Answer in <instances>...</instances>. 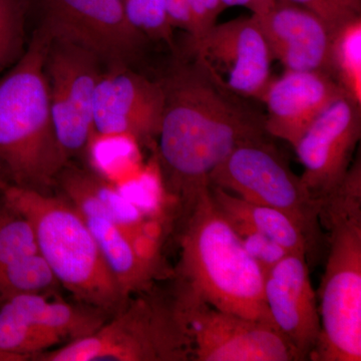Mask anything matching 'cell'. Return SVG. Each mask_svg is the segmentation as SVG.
Wrapping results in <instances>:
<instances>
[{
	"mask_svg": "<svg viewBox=\"0 0 361 361\" xmlns=\"http://www.w3.org/2000/svg\"><path fill=\"white\" fill-rule=\"evenodd\" d=\"M186 49L205 59L239 96L262 99L273 58L253 16L214 25L200 39H188Z\"/></svg>",
	"mask_w": 361,
	"mask_h": 361,
	"instance_id": "4fadbf2b",
	"label": "cell"
},
{
	"mask_svg": "<svg viewBox=\"0 0 361 361\" xmlns=\"http://www.w3.org/2000/svg\"><path fill=\"white\" fill-rule=\"evenodd\" d=\"M210 193L214 203L229 222L255 230L289 253L306 256L312 246L302 230L276 209L244 200L219 187L210 186Z\"/></svg>",
	"mask_w": 361,
	"mask_h": 361,
	"instance_id": "ac0fdd59",
	"label": "cell"
},
{
	"mask_svg": "<svg viewBox=\"0 0 361 361\" xmlns=\"http://www.w3.org/2000/svg\"><path fill=\"white\" fill-rule=\"evenodd\" d=\"M308 9L324 21L332 37L349 23L360 18L361 0H283Z\"/></svg>",
	"mask_w": 361,
	"mask_h": 361,
	"instance_id": "603a6c76",
	"label": "cell"
},
{
	"mask_svg": "<svg viewBox=\"0 0 361 361\" xmlns=\"http://www.w3.org/2000/svg\"><path fill=\"white\" fill-rule=\"evenodd\" d=\"M40 27L52 42L78 45L110 65H130L147 39L126 16L123 0H39Z\"/></svg>",
	"mask_w": 361,
	"mask_h": 361,
	"instance_id": "9c48e42d",
	"label": "cell"
},
{
	"mask_svg": "<svg viewBox=\"0 0 361 361\" xmlns=\"http://www.w3.org/2000/svg\"><path fill=\"white\" fill-rule=\"evenodd\" d=\"M102 71L94 99V130L149 145L158 137L165 92L160 80H152L129 65H110Z\"/></svg>",
	"mask_w": 361,
	"mask_h": 361,
	"instance_id": "7c38bea8",
	"label": "cell"
},
{
	"mask_svg": "<svg viewBox=\"0 0 361 361\" xmlns=\"http://www.w3.org/2000/svg\"><path fill=\"white\" fill-rule=\"evenodd\" d=\"M223 9L227 7L243 6L250 9L252 16H262L274 8L283 0H220Z\"/></svg>",
	"mask_w": 361,
	"mask_h": 361,
	"instance_id": "4316f807",
	"label": "cell"
},
{
	"mask_svg": "<svg viewBox=\"0 0 361 361\" xmlns=\"http://www.w3.org/2000/svg\"><path fill=\"white\" fill-rule=\"evenodd\" d=\"M99 59L66 42H52L45 61L56 139L66 161L87 156L94 135V99Z\"/></svg>",
	"mask_w": 361,
	"mask_h": 361,
	"instance_id": "ba28073f",
	"label": "cell"
},
{
	"mask_svg": "<svg viewBox=\"0 0 361 361\" xmlns=\"http://www.w3.org/2000/svg\"><path fill=\"white\" fill-rule=\"evenodd\" d=\"M130 25L147 39L163 42L175 51L174 28L169 21L166 0H123Z\"/></svg>",
	"mask_w": 361,
	"mask_h": 361,
	"instance_id": "44dd1931",
	"label": "cell"
},
{
	"mask_svg": "<svg viewBox=\"0 0 361 361\" xmlns=\"http://www.w3.org/2000/svg\"><path fill=\"white\" fill-rule=\"evenodd\" d=\"M186 315L195 361L301 360L271 323L217 310L204 301H178Z\"/></svg>",
	"mask_w": 361,
	"mask_h": 361,
	"instance_id": "30bf717a",
	"label": "cell"
},
{
	"mask_svg": "<svg viewBox=\"0 0 361 361\" xmlns=\"http://www.w3.org/2000/svg\"><path fill=\"white\" fill-rule=\"evenodd\" d=\"M331 77L361 103V18L342 27L332 42Z\"/></svg>",
	"mask_w": 361,
	"mask_h": 361,
	"instance_id": "d6986e66",
	"label": "cell"
},
{
	"mask_svg": "<svg viewBox=\"0 0 361 361\" xmlns=\"http://www.w3.org/2000/svg\"><path fill=\"white\" fill-rule=\"evenodd\" d=\"M209 184L284 213L314 245L320 232L322 204L311 198L300 177L292 172L266 137L243 142L233 149L211 173Z\"/></svg>",
	"mask_w": 361,
	"mask_h": 361,
	"instance_id": "52a82bcc",
	"label": "cell"
},
{
	"mask_svg": "<svg viewBox=\"0 0 361 361\" xmlns=\"http://www.w3.org/2000/svg\"><path fill=\"white\" fill-rule=\"evenodd\" d=\"M51 37L35 32L23 56L0 78V172L13 186L51 193L68 163L52 121L45 61Z\"/></svg>",
	"mask_w": 361,
	"mask_h": 361,
	"instance_id": "3957f363",
	"label": "cell"
},
{
	"mask_svg": "<svg viewBox=\"0 0 361 361\" xmlns=\"http://www.w3.org/2000/svg\"><path fill=\"white\" fill-rule=\"evenodd\" d=\"M9 185L11 184H9L8 180H7L6 178H4V176L1 174V172H0V191H4Z\"/></svg>",
	"mask_w": 361,
	"mask_h": 361,
	"instance_id": "83f0119b",
	"label": "cell"
},
{
	"mask_svg": "<svg viewBox=\"0 0 361 361\" xmlns=\"http://www.w3.org/2000/svg\"><path fill=\"white\" fill-rule=\"evenodd\" d=\"M134 294L89 336L32 355L28 361H189L186 315L171 287Z\"/></svg>",
	"mask_w": 361,
	"mask_h": 361,
	"instance_id": "8992f818",
	"label": "cell"
},
{
	"mask_svg": "<svg viewBox=\"0 0 361 361\" xmlns=\"http://www.w3.org/2000/svg\"><path fill=\"white\" fill-rule=\"evenodd\" d=\"M346 94L336 80L320 71H285L271 80L261 101L267 108L265 130L295 147L323 111Z\"/></svg>",
	"mask_w": 361,
	"mask_h": 361,
	"instance_id": "9a60e30c",
	"label": "cell"
},
{
	"mask_svg": "<svg viewBox=\"0 0 361 361\" xmlns=\"http://www.w3.org/2000/svg\"><path fill=\"white\" fill-rule=\"evenodd\" d=\"M195 20V35L190 39H200L216 25L218 16L222 13L220 0H190Z\"/></svg>",
	"mask_w": 361,
	"mask_h": 361,
	"instance_id": "d4e9b609",
	"label": "cell"
},
{
	"mask_svg": "<svg viewBox=\"0 0 361 361\" xmlns=\"http://www.w3.org/2000/svg\"><path fill=\"white\" fill-rule=\"evenodd\" d=\"M229 223L239 237L242 245L248 252L249 255L258 263L264 274L289 254L283 247L255 230L238 223Z\"/></svg>",
	"mask_w": 361,
	"mask_h": 361,
	"instance_id": "cb8c5ba5",
	"label": "cell"
},
{
	"mask_svg": "<svg viewBox=\"0 0 361 361\" xmlns=\"http://www.w3.org/2000/svg\"><path fill=\"white\" fill-rule=\"evenodd\" d=\"M28 0H0V73L25 52Z\"/></svg>",
	"mask_w": 361,
	"mask_h": 361,
	"instance_id": "7402d4cb",
	"label": "cell"
},
{
	"mask_svg": "<svg viewBox=\"0 0 361 361\" xmlns=\"http://www.w3.org/2000/svg\"><path fill=\"white\" fill-rule=\"evenodd\" d=\"M6 200L30 221L37 250L75 301L111 316L128 301L96 239L63 197L9 185Z\"/></svg>",
	"mask_w": 361,
	"mask_h": 361,
	"instance_id": "5b68a950",
	"label": "cell"
},
{
	"mask_svg": "<svg viewBox=\"0 0 361 361\" xmlns=\"http://www.w3.org/2000/svg\"><path fill=\"white\" fill-rule=\"evenodd\" d=\"M37 252L30 221L7 202L0 191V278L21 259Z\"/></svg>",
	"mask_w": 361,
	"mask_h": 361,
	"instance_id": "ffe728a7",
	"label": "cell"
},
{
	"mask_svg": "<svg viewBox=\"0 0 361 361\" xmlns=\"http://www.w3.org/2000/svg\"><path fill=\"white\" fill-rule=\"evenodd\" d=\"M160 80L165 92L158 159L166 190L185 209L233 149L265 139V116L230 90L212 66L185 51Z\"/></svg>",
	"mask_w": 361,
	"mask_h": 361,
	"instance_id": "6da1fadb",
	"label": "cell"
},
{
	"mask_svg": "<svg viewBox=\"0 0 361 361\" xmlns=\"http://www.w3.org/2000/svg\"><path fill=\"white\" fill-rule=\"evenodd\" d=\"M182 217L180 259L169 278L176 298L274 325L266 305L264 272L214 203L210 186L197 194Z\"/></svg>",
	"mask_w": 361,
	"mask_h": 361,
	"instance_id": "7a4b0ae2",
	"label": "cell"
},
{
	"mask_svg": "<svg viewBox=\"0 0 361 361\" xmlns=\"http://www.w3.org/2000/svg\"><path fill=\"white\" fill-rule=\"evenodd\" d=\"M329 250L319 289L322 332L311 360H361V163L322 201Z\"/></svg>",
	"mask_w": 361,
	"mask_h": 361,
	"instance_id": "277c9868",
	"label": "cell"
},
{
	"mask_svg": "<svg viewBox=\"0 0 361 361\" xmlns=\"http://www.w3.org/2000/svg\"><path fill=\"white\" fill-rule=\"evenodd\" d=\"M266 305L276 329L301 360H311L319 342V306L306 256L289 253L265 274Z\"/></svg>",
	"mask_w": 361,
	"mask_h": 361,
	"instance_id": "5bb4252c",
	"label": "cell"
},
{
	"mask_svg": "<svg viewBox=\"0 0 361 361\" xmlns=\"http://www.w3.org/2000/svg\"><path fill=\"white\" fill-rule=\"evenodd\" d=\"M54 188L78 213L108 218L145 250L161 256L158 240L152 232V222L146 214L94 169L68 161L59 173Z\"/></svg>",
	"mask_w": 361,
	"mask_h": 361,
	"instance_id": "e0dca14e",
	"label": "cell"
},
{
	"mask_svg": "<svg viewBox=\"0 0 361 361\" xmlns=\"http://www.w3.org/2000/svg\"><path fill=\"white\" fill-rule=\"evenodd\" d=\"M361 135V103L344 94L311 123L294 149L311 198L322 204L341 184Z\"/></svg>",
	"mask_w": 361,
	"mask_h": 361,
	"instance_id": "8fae6325",
	"label": "cell"
},
{
	"mask_svg": "<svg viewBox=\"0 0 361 361\" xmlns=\"http://www.w3.org/2000/svg\"><path fill=\"white\" fill-rule=\"evenodd\" d=\"M253 16L273 59H278L285 70L331 75L334 37L322 18L289 2H280L268 13Z\"/></svg>",
	"mask_w": 361,
	"mask_h": 361,
	"instance_id": "2e32d148",
	"label": "cell"
},
{
	"mask_svg": "<svg viewBox=\"0 0 361 361\" xmlns=\"http://www.w3.org/2000/svg\"><path fill=\"white\" fill-rule=\"evenodd\" d=\"M166 11L171 25L187 33L188 37L195 35V20L190 0H166Z\"/></svg>",
	"mask_w": 361,
	"mask_h": 361,
	"instance_id": "484cf974",
	"label": "cell"
}]
</instances>
